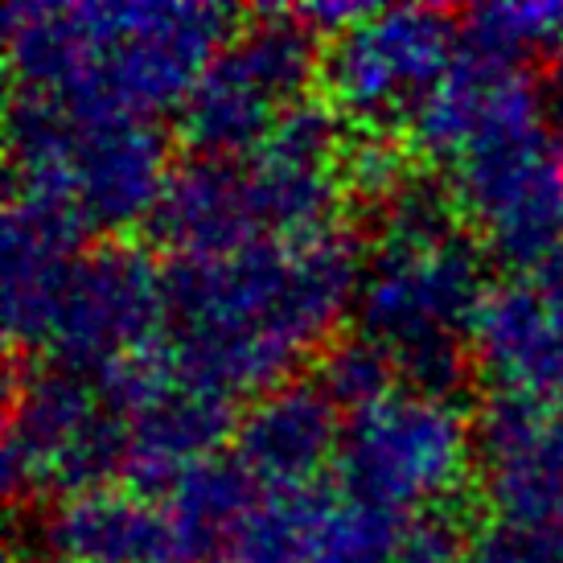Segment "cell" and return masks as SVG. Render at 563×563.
<instances>
[{"label": "cell", "mask_w": 563, "mask_h": 563, "mask_svg": "<svg viewBox=\"0 0 563 563\" xmlns=\"http://www.w3.org/2000/svg\"><path fill=\"white\" fill-rule=\"evenodd\" d=\"M366 247L345 227L264 239L219 260L169 267L165 350L198 387L239 399L288 383L354 309Z\"/></svg>", "instance_id": "1"}, {"label": "cell", "mask_w": 563, "mask_h": 563, "mask_svg": "<svg viewBox=\"0 0 563 563\" xmlns=\"http://www.w3.org/2000/svg\"><path fill=\"white\" fill-rule=\"evenodd\" d=\"M235 9L99 0L46 4L13 0L4 9V58L13 91L103 120H157L181 111L206 66L235 37Z\"/></svg>", "instance_id": "2"}, {"label": "cell", "mask_w": 563, "mask_h": 563, "mask_svg": "<svg viewBox=\"0 0 563 563\" xmlns=\"http://www.w3.org/2000/svg\"><path fill=\"white\" fill-rule=\"evenodd\" d=\"M489 251L461 214L453 189L407 181L383 202L362 260L358 333L391 354L411 391L453 399L473 371L470 333L489 292Z\"/></svg>", "instance_id": "3"}, {"label": "cell", "mask_w": 563, "mask_h": 563, "mask_svg": "<svg viewBox=\"0 0 563 563\" xmlns=\"http://www.w3.org/2000/svg\"><path fill=\"white\" fill-rule=\"evenodd\" d=\"M169 144L148 120H87L54 99L13 91L9 194L79 210L91 231L120 235L153 222L169 181Z\"/></svg>", "instance_id": "4"}, {"label": "cell", "mask_w": 563, "mask_h": 563, "mask_svg": "<svg viewBox=\"0 0 563 563\" xmlns=\"http://www.w3.org/2000/svg\"><path fill=\"white\" fill-rule=\"evenodd\" d=\"M325 49L292 9H260L206 66L177 111L194 157H247L321 79Z\"/></svg>", "instance_id": "5"}, {"label": "cell", "mask_w": 563, "mask_h": 563, "mask_svg": "<svg viewBox=\"0 0 563 563\" xmlns=\"http://www.w3.org/2000/svg\"><path fill=\"white\" fill-rule=\"evenodd\" d=\"M124 473V423L91 375L66 366H9L4 494L70 498Z\"/></svg>", "instance_id": "6"}, {"label": "cell", "mask_w": 563, "mask_h": 563, "mask_svg": "<svg viewBox=\"0 0 563 563\" xmlns=\"http://www.w3.org/2000/svg\"><path fill=\"white\" fill-rule=\"evenodd\" d=\"M477 461L473 423L453 399L395 387L378 404L345 416L338 489L399 518L449 501Z\"/></svg>", "instance_id": "7"}, {"label": "cell", "mask_w": 563, "mask_h": 563, "mask_svg": "<svg viewBox=\"0 0 563 563\" xmlns=\"http://www.w3.org/2000/svg\"><path fill=\"white\" fill-rule=\"evenodd\" d=\"M461 21L432 4H391L362 16L325 46V103L350 124L383 132L411 120L420 99L453 70Z\"/></svg>", "instance_id": "8"}, {"label": "cell", "mask_w": 563, "mask_h": 563, "mask_svg": "<svg viewBox=\"0 0 563 563\" xmlns=\"http://www.w3.org/2000/svg\"><path fill=\"white\" fill-rule=\"evenodd\" d=\"M169 329V267L144 247L99 243L75 260L49 325V366L99 378L103 371L157 350Z\"/></svg>", "instance_id": "9"}, {"label": "cell", "mask_w": 563, "mask_h": 563, "mask_svg": "<svg viewBox=\"0 0 563 563\" xmlns=\"http://www.w3.org/2000/svg\"><path fill=\"white\" fill-rule=\"evenodd\" d=\"M124 423V477L132 489L161 498L194 465L219 456L235 437L231 399L177 371L165 342L141 358L120 362L95 378Z\"/></svg>", "instance_id": "10"}, {"label": "cell", "mask_w": 563, "mask_h": 563, "mask_svg": "<svg viewBox=\"0 0 563 563\" xmlns=\"http://www.w3.org/2000/svg\"><path fill=\"white\" fill-rule=\"evenodd\" d=\"M449 189L485 251L515 272L563 247V148L548 124L473 148Z\"/></svg>", "instance_id": "11"}, {"label": "cell", "mask_w": 563, "mask_h": 563, "mask_svg": "<svg viewBox=\"0 0 563 563\" xmlns=\"http://www.w3.org/2000/svg\"><path fill=\"white\" fill-rule=\"evenodd\" d=\"M470 358L494 395L563 404V247L489 284Z\"/></svg>", "instance_id": "12"}, {"label": "cell", "mask_w": 563, "mask_h": 563, "mask_svg": "<svg viewBox=\"0 0 563 563\" xmlns=\"http://www.w3.org/2000/svg\"><path fill=\"white\" fill-rule=\"evenodd\" d=\"M473 440L498 518L555 527L563 518V404L489 395L473 420Z\"/></svg>", "instance_id": "13"}, {"label": "cell", "mask_w": 563, "mask_h": 563, "mask_svg": "<svg viewBox=\"0 0 563 563\" xmlns=\"http://www.w3.org/2000/svg\"><path fill=\"white\" fill-rule=\"evenodd\" d=\"M91 227L79 210L49 198L9 194L4 202V338L13 354H42L66 276Z\"/></svg>", "instance_id": "14"}, {"label": "cell", "mask_w": 563, "mask_h": 563, "mask_svg": "<svg viewBox=\"0 0 563 563\" xmlns=\"http://www.w3.org/2000/svg\"><path fill=\"white\" fill-rule=\"evenodd\" d=\"M539 124H548L543 91L527 70L489 66L470 54H456L453 70L423 95L404 128L416 153L456 165L482 144Z\"/></svg>", "instance_id": "15"}, {"label": "cell", "mask_w": 563, "mask_h": 563, "mask_svg": "<svg viewBox=\"0 0 563 563\" xmlns=\"http://www.w3.org/2000/svg\"><path fill=\"white\" fill-rule=\"evenodd\" d=\"M342 428V407L313 378H288L239 416L231 456L264 494H305L338 461Z\"/></svg>", "instance_id": "16"}, {"label": "cell", "mask_w": 563, "mask_h": 563, "mask_svg": "<svg viewBox=\"0 0 563 563\" xmlns=\"http://www.w3.org/2000/svg\"><path fill=\"white\" fill-rule=\"evenodd\" d=\"M46 555L63 563H189L165 501L141 489H82L42 518Z\"/></svg>", "instance_id": "17"}, {"label": "cell", "mask_w": 563, "mask_h": 563, "mask_svg": "<svg viewBox=\"0 0 563 563\" xmlns=\"http://www.w3.org/2000/svg\"><path fill=\"white\" fill-rule=\"evenodd\" d=\"M148 231L173 260H219L264 243L243 157H189L173 165Z\"/></svg>", "instance_id": "18"}, {"label": "cell", "mask_w": 563, "mask_h": 563, "mask_svg": "<svg viewBox=\"0 0 563 563\" xmlns=\"http://www.w3.org/2000/svg\"><path fill=\"white\" fill-rule=\"evenodd\" d=\"M189 563H222L260 506V485L235 456H210L161 494Z\"/></svg>", "instance_id": "19"}, {"label": "cell", "mask_w": 563, "mask_h": 563, "mask_svg": "<svg viewBox=\"0 0 563 563\" xmlns=\"http://www.w3.org/2000/svg\"><path fill=\"white\" fill-rule=\"evenodd\" d=\"M563 46V0H498L461 16V54L477 63L527 70L531 58Z\"/></svg>", "instance_id": "20"}, {"label": "cell", "mask_w": 563, "mask_h": 563, "mask_svg": "<svg viewBox=\"0 0 563 563\" xmlns=\"http://www.w3.org/2000/svg\"><path fill=\"white\" fill-rule=\"evenodd\" d=\"M407 518L378 510L342 489H313L317 563H395Z\"/></svg>", "instance_id": "21"}, {"label": "cell", "mask_w": 563, "mask_h": 563, "mask_svg": "<svg viewBox=\"0 0 563 563\" xmlns=\"http://www.w3.org/2000/svg\"><path fill=\"white\" fill-rule=\"evenodd\" d=\"M222 563H317L313 489L267 494L243 522Z\"/></svg>", "instance_id": "22"}, {"label": "cell", "mask_w": 563, "mask_h": 563, "mask_svg": "<svg viewBox=\"0 0 563 563\" xmlns=\"http://www.w3.org/2000/svg\"><path fill=\"white\" fill-rule=\"evenodd\" d=\"M395 378H399V371H395L391 354L371 342V338H362V333L329 342L317 354L313 366V383L350 416L378 404L383 395H391Z\"/></svg>", "instance_id": "23"}, {"label": "cell", "mask_w": 563, "mask_h": 563, "mask_svg": "<svg viewBox=\"0 0 563 563\" xmlns=\"http://www.w3.org/2000/svg\"><path fill=\"white\" fill-rule=\"evenodd\" d=\"M470 563H563V531L489 518L470 534Z\"/></svg>", "instance_id": "24"}, {"label": "cell", "mask_w": 563, "mask_h": 563, "mask_svg": "<svg viewBox=\"0 0 563 563\" xmlns=\"http://www.w3.org/2000/svg\"><path fill=\"white\" fill-rule=\"evenodd\" d=\"M395 563H470V534L444 510L407 518Z\"/></svg>", "instance_id": "25"}, {"label": "cell", "mask_w": 563, "mask_h": 563, "mask_svg": "<svg viewBox=\"0 0 563 563\" xmlns=\"http://www.w3.org/2000/svg\"><path fill=\"white\" fill-rule=\"evenodd\" d=\"M548 87H551V103L563 111V46L551 54V75H548Z\"/></svg>", "instance_id": "26"}, {"label": "cell", "mask_w": 563, "mask_h": 563, "mask_svg": "<svg viewBox=\"0 0 563 563\" xmlns=\"http://www.w3.org/2000/svg\"><path fill=\"white\" fill-rule=\"evenodd\" d=\"M25 563H63V560H54V555H37V560H25Z\"/></svg>", "instance_id": "27"}, {"label": "cell", "mask_w": 563, "mask_h": 563, "mask_svg": "<svg viewBox=\"0 0 563 563\" xmlns=\"http://www.w3.org/2000/svg\"><path fill=\"white\" fill-rule=\"evenodd\" d=\"M555 527H560V531H563V518H560V522H555Z\"/></svg>", "instance_id": "28"}]
</instances>
